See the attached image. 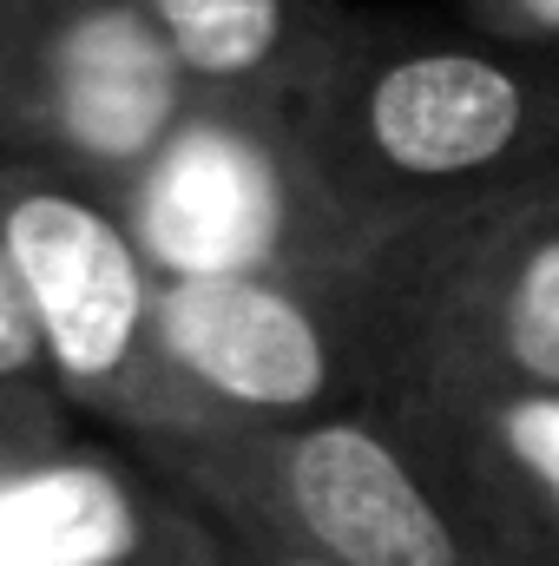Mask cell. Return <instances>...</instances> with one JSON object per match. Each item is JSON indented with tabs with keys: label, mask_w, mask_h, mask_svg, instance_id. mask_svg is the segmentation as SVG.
I'll list each match as a JSON object with an SVG mask.
<instances>
[{
	"label": "cell",
	"mask_w": 559,
	"mask_h": 566,
	"mask_svg": "<svg viewBox=\"0 0 559 566\" xmlns=\"http://www.w3.org/2000/svg\"><path fill=\"white\" fill-rule=\"evenodd\" d=\"M0 80L20 158L80 171L113 198L198 106L133 0H0Z\"/></svg>",
	"instance_id": "52a82bcc"
},
{
	"label": "cell",
	"mask_w": 559,
	"mask_h": 566,
	"mask_svg": "<svg viewBox=\"0 0 559 566\" xmlns=\"http://www.w3.org/2000/svg\"><path fill=\"white\" fill-rule=\"evenodd\" d=\"M376 402L559 396V165L395 224L362 271Z\"/></svg>",
	"instance_id": "7a4b0ae2"
},
{
	"label": "cell",
	"mask_w": 559,
	"mask_h": 566,
	"mask_svg": "<svg viewBox=\"0 0 559 566\" xmlns=\"http://www.w3.org/2000/svg\"><path fill=\"white\" fill-rule=\"evenodd\" d=\"M369 409L415 448L494 566H559V396L402 389Z\"/></svg>",
	"instance_id": "9c48e42d"
},
{
	"label": "cell",
	"mask_w": 559,
	"mask_h": 566,
	"mask_svg": "<svg viewBox=\"0 0 559 566\" xmlns=\"http://www.w3.org/2000/svg\"><path fill=\"white\" fill-rule=\"evenodd\" d=\"M0 396L7 402H60L53 396V376H46L40 329H33L27 283H20L13 251H7V231H0Z\"/></svg>",
	"instance_id": "8fae6325"
},
{
	"label": "cell",
	"mask_w": 559,
	"mask_h": 566,
	"mask_svg": "<svg viewBox=\"0 0 559 566\" xmlns=\"http://www.w3.org/2000/svg\"><path fill=\"white\" fill-rule=\"evenodd\" d=\"M0 566H224V527L119 434L46 409L0 448Z\"/></svg>",
	"instance_id": "ba28073f"
},
{
	"label": "cell",
	"mask_w": 559,
	"mask_h": 566,
	"mask_svg": "<svg viewBox=\"0 0 559 566\" xmlns=\"http://www.w3.org/2000/svg\"><path fill=\"white\" fill-rule=\"evenodd\" d=\"M296 133L349 211L395 231L559 165V73L467 20L349 13Z\"/></svg>",
	"instance_id": "6da1fadb"
},
{
	"label": "cell",
	"mask_w": 559,
	"mask_h": 566,
	"mask_svg": "<svg viewBox=\"0 0 559 566\" xmlns=\"http://www.w3.org/2000/svg\"><path fill=\"white\" fill-rule=\"evenodd\" d=\"M218 527L323 566H494L382 409L139 448Z\"/></svg>",
	"instance_id": "3957f363"
},
{
	"label": "cell",
	"mask_w": 559,
	"mask_h": 566,
	"mask_svg": "<svg viewBox=\"0 0 559 566\" xmlns=\"http://www.w3.org/2000/svg\"><path fill=\"white\" fill-rule=\"evenodd\" d=\"M133 7L198 99L289 119L349 27L342 0H133Z\"/></svg>",
	"instance_id": "30bf717a"
},
{
	"label": "cell",
	"mask_w": 559,
	"mask_h": 566,
	"mask_svg": "<svg viewBox=\"0 0 559 566\" xmlns=\"http://www.w3.org/2000/svg\"><path fill=\"white\" fill-rule=\"evenodd\" d=\"M224 566H323L296 547H277V541H257V534H231L224 527Z\"/></svg>",
	"instance_id": "4fadbf2b"
},
{
	"label": "cell",
	"mask_w": 559,
	"mask_h": 566,
	"mask_svg": "<svg viewBox=\"0 0 559 566\" xmlns=\"http://www.w3.org/2000/svg\"><path fill=\"white\" fill-rule=\"evenodd\" d=\"M0 231L66 416L126 448L191 441L198 416L158 349V271L119 198L46 158H0Z\"/></svg>",
	"instance_id": "277c9868"
},
{
	"label": "cell",
	"mask_w": 559,
	"mask_h": 566,
	"mask_svg": "<svg viewBox=\"0 0 559 566\" xmlns=\"http://www.w3.org/2000/svg\"><path fill=\"white\" fill-rule=\"evenodd\" d=\"M0 158H20V113H13L7 80H0Z\"/></svg>",
	"instance_id": "9a60e30c"
},
{
	"label": "cell",
	"mask_w": 559,
	"mask_h": 566,
	"mask_svg": "<svg viewBox=\"0 0 559 566\" xmlns=\"http://www.w3.org/2000/svg\"><path fill=\"white\" fill-rule=\"evenodd\" d=\"M158 349L198 434L296 428L376 402L362 277H158Z\"/></svg>",
	"instance_id": "8992f818"
},
{
	"label": "cell",
	"mask_w": 559,
	"mask_h": 566,
	"mask_svg": "<svg viewBox=\"0 0 559 566\" xmlns=\"http://www.w3.org/2000/svg\"><path fill=\"white\" fill-rule=\"evenodd\" d=\"M46 409H66V402H7V396H0V448H7L27 422H40Z\"/></svg>",
	"instance_id": "5bb4252c"
},
{
	"label": "cell",
	"mask_w": 559,
	"mask_h": 566,
	"mask_svg": "<svg viewBox=\"0 0 559 566\" xmlns=\"http://www.w3.org/2000/svg\"><path fill=\"white\" fill-rule=\"evenodd\" d=\"M454 7L487 40H507L559 73V0H454Z\"/></svg>",
	"instance_id": "7c38bea8"
},
{
	"label": "cell",
	"mask_w": 559,
	"mask_h": 566,
	"mask_svg": "<svg viewBox=\"0 0 559 566\" xmlns=\"http://www.w3.org/2000/svg\"><path fill=\"white\" fill-rule=\"evenodd\" d=\"M119 211L158 277H316L356 283L389 238L336 198L289 113L198 99Z\"/></svg>",
	"instance_id": "5b68a950"
}]
</instances>
